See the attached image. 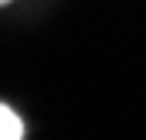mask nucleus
I'll return each instance as SVG.
<instances>
[{
	"label": "nucleus",
	"instance_id": "nucleus-1",
	"mask_svg": "<svg viewBox=\"0 0 146 140\" xmlns=\"http://www.w3.org/2000/svg\"><path fill=\"white\" fill-rule=\"evenodd\" d=\"M0 140H23V120L7 103H0Z\"/></svg>",
	"mask_w": 146,
	"mask_h": 140
},
{
	"label": "nucleus",
	"instance_id": "nucleus-2",
	"mask_svg": "<svg viewBox=\"0 0 146 140\" xmlns=\"http://www.w3.org/2000/svg\"><path fill=\"white\" fill-rule=\"evenodd\" d=\"M3 3H10V0H0V7H3Z\"/></svg>",
	"mask_w": 146,
	"mask_h": 140
}]
</instances>
